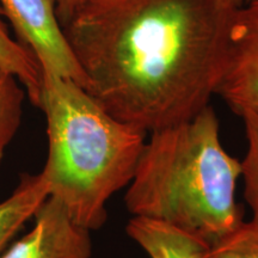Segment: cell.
<instances>
[{
	"instance_id": "obj_9",
	"label": "cell",
	"mask_w": 258,
	"mask_h": 258,
	"mask_svg": "<svg viewBox=\"0 0 258 258\" xmlns=\"http://www.w3.org/2000/svg\"><path fill=\"white\" fill-rule=\"evenodd\" d=\"M0 9V66L10 71L22 84L35 106L42 90V70L34 55L10 34Z\"/></svg>"
},
{
	"instance_id": "obj_3",
	"label": "cell",
	"mask_w": 258,
	"mask_h": 258,
	"mask_svg": "<svg viewBox=\"0 0 258 258\" xmlns=\"http://www.w3.org/2000/svg\"><path fill=\"white\" fill-rule=\"evenodd\" d=\"M38 109L47 122L48 154L41 175L50 198L88 231L108 219L106 203L128 186L146 133L108 114L73 80L42 72Z\"/></svg>"
},
{
	"instance_id": "obj_10",
	"label": "cell",
	"mask_w": 258,
	"mask_h": 258,
	"mask_svg": "<svg viewBox=\"0 0 258 258\" xmlns=\"http://www.w3.org/2000/svg\"><path fill=\"white\" fill-rule=\"evenodd\" d=\"M10 71L0 66V167L5 151L21 127L24 90Z\"/></svg>"
},
{
	"instance_id": "obj_6",
	"label": "cell",
	"mask_w": 258,
	"mask_h": 258,
	"mask_svg": "<svg viewBox=\"0 0 258 258\" xmlns=\"http://www.w3.org/2000/svg\"><path fill=\"white\" fill-rule=\"evenodd\" d=\"M31 231L19 238L0 258H90V231L70 217L56 199L50 198L35 213Z\"/></svg>"
},
{
	"instance_id": "obj_15",
	"label": "cell",
	"mask_w": 258,
	"mask_h": 258,
	"mask_svg": "<svg viewBox=\"0 0 258 258\" xmlns=\"http://www.w3.org/2000/svg\"><path fill=\"white\" fill-rule=\"evenodd\" d=\"M244 2H246V0H240V4H241V3H244Z\"/></svg>"
},
{
	"instance_id": "obj_1",
	"label": "cell",
	"mask_w": 258,
	"mask_h": 258,
	"mask_svg": "<svg viewBox=\"0 0 258 258\" xmlns=\"http://www.w3.org/2000/svg\"><path fill=\"white\" fill-rule=\"evenodd\" d=\"M233 11L220 0H92L61 27L83 89L147 134L189 121L217 95Z\"/></svg>"
},
{
	"instance_id": "obj_7",
	"label": "cell",
	"mask_w": 258,
	"mask_h": 258,
	"mask_svg": "<svg viewBox=\"0 0 258 258\" xmlns=\"http://www.w3.org/2000/svg\"><path fill=\"white\" fill-rule=\"evenodd\" d=\"M125 231L150 258H206L208 244L164 222L134 217Z\"/></svg>"
},
{
	"instance_id": "obj_4",
	"label": "cell",
	"mask_w": 258,
	"mask_h": 258,
	"mask_svg": "<svg viewBox=\"0 0 258 258\" xmlns=\"http://www.w3.org/2000/svg\"><path fill=\"white\" fill-rule=\"evenodd\" d=\"M0 9L17 41L34 55L42 72L73 80L84 88V74L57 18L55 0H0Z\"/></svg>"
},
{
	"instance_id": "obj_12",
	"label": "cell",
	"mask_w": 258,
	"mask_h": 258,
	"mask_svg": "<svg viewBox=\"0 0 258 258\" xmlns=\"http://www.w3.org/2000/svg\"><path fill=\"white\" fill-rule=\"evenodd\" d=\"M206 258H258V224L240 222L237 227L208 245Z\"/></svg>"
},
{
	"instance_id": "obj_11",
	"label": "cell",
	"mask_w": 258,
	"mask_h": 258,
	"mask_svg": "<svg viewBox=\"0 0 258 258\" xmlns=\"http://www.w3.org/2000/svg\"><path fill=\"white\" fill-rule=\"evenodd\" d=\"M245 125L247 151L240 161L244 179V196L252 211V221L258 224V111H245L240 115Z\"/></svg>"
},
{
	"instance_id": "obj_2",
	"label": "cell",
	"mask_w": 258,
	"mask_h": 258,
	"mask_svg": "<svg viewBox=\"0 0 258 258\" xmlns=\"http://www.w3.org/2000/svg\"><path fill=\"white\" fill-rule=\"evenodd\" d=\"M240 161L220 140L211 105L189 121L151 133L128 184V212L211 245L243 221L235 199Z\"/></svg>"
},
{
	"instance_id": "obj_8",
	"label": "cell",
	"mask_w": 258,
	"mask_h": 258,
	"mask_svg": "<svg viewBox=\"0 0 258 258\" xmlns=\"http://www.w3.org/2000/svg\"><path fill=\"white\" fill-rule=\"evenodd\" d=\"M49 196L43 176L22 175L11 196L0 202V252Z\"/></svg>"
},
{
	"instance_id": "obj_13",
	"label": "cell",
	"mask_w": 258,
	"mask_h": 258,
	"mask_svg": "<svg viewBox=\"0 0 258 258\" xmlns=\"http://www.w3.org/2000/svg\"><path fill=\"white\" fill-rule=\"evenodd\" d=\"M90 2H92V0H55L56 14L60 24L62 25L66 23L79 9L89 4Z\"/></svg>"
},
{
	"instance_id": "obj_14",
	"label": "cell",
	"mask_w": 258,
	"mask_h": 258,
	"mask_svg": "<svg viewBox=\"0 0 258 258\" xmlns=\"http://www.w3.org/2000/svg\"><path fill=\"white\" fill-rule=\"evenodd\" d=\"M220 3L228 10H235L240 5V0H220Z\"/></svg>"
},
{
	"instance_id": "obj_5",
	"label": "cell",
	"mask_w": 258,
	"mask_h": 258,
	"mask_svg": "<svg viewBox=\"0 0 258 258\" xmlns=\"http://www.w3.org/2000/svg\"><path fill=\"white\" fill-rule=\"evenodd\" d=\"M217 95L237 115L258 111V0L241 3L232 14L225 71Z\"/></svg>"
}]
</instances>
